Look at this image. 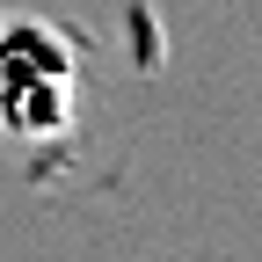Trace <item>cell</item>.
Instances as JSON below:
<instances>
[{"label": "cell", "instance_id": "obj_1", "mask_svg": "<svg viewBox=\"0 0 262 262\" xmlns=\"http://www.w3.org/2000/svg\"><path fill=\"white\" fill-rule=\"evenodd\" d=\"M80 51L58 22H0V131L8 139H58L73 124Z\"/></svg>", "mask_w": 262, "mask_h": 262}]
</instances>
